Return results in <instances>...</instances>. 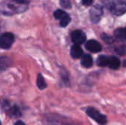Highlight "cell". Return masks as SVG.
Here are the masks:
<instances>
[{"mask_svg":"<svg viewBox=\"0 0 126 125\" xmlns=\"http://www.w3.org/2000/svg\"><path fill=\"white\" fill-rule=\"evenodd\" d=\"M28 2H23L18 0H11L9 2L0 4V12L5 15H13L23 13L27 9Z\"/></svg>","mask_w":126,"mask_h":125,"instance_id":"1","label":"cell"},{"mask_svg":"<svg viewBox=\"0 0 126 125\" xmlns=\"http://www.w3.org/2000/svg\"><path fill=\"white\" fill-rule=\"evenodd\" d=\"M104 5L116 15H121L126 13L125 0H101Z\"/></svg>","mask_w":126,"mask_h":125,"instance_id":"2","label":"cell"},{"mask_svg":"<svg viewBox=\"0 0 126 125\" xmlns=\"http://www.w3.org/2000/svg\"><path fill=\"white\" fill-rule=\"evenodd\" d=\"M44 122L47 125H80L66 116L58 114L45 115Z\"/></svg>","mask_w":126,"mask_h":125,"instance_id":"3","label":"cell"},{"mask_svg":"<svg viewBox=\"0 0 126 125\" xmlns=\"http://www.w3.org/2000/svg\"><path fill=\"white\" fill-rule=\"evenodd\" d=\"M86 115L92 120L97 122L99 125H106L108 123V119L106 115L101 113L97 109L93 107H88L85 109Z\"/></svg>","mask_w":126,"mask_h":125,"instance_id":"4","label":"cell"},{"mask_svg":"<svg viewBox=\"0 0 126 125\" xmlns=\"http://www.w3.org/2000/svg\"><path fill=\"white\" fill-rule=\"evenodd\" d=\"M15 38L13 33L11 32H5L0 36V47L4 49H10L13 42Z\"/></svg>","mask_w":126,"mask_h":125,"instance_id":"5","label":"cell"},{"mask_svg":"<svg viewBox=\"0 0 126 125\" xmlns=\"http://www.w3.org/2000/svg\"><path fill=\"white\" fill-rule=\"evenodd\" d=\"M103 15V9L100 5H94L90 10V18L93 23H97Z\"/></svg>","mask_w":126,"mask_h":125,"instance_id":"6","label":"cell"},{"mask_svg":"<svg viewBox=\"0 0 126 125\" xmlns=\"http://www.w3.org/2000/svg\"><path fill=\"white\" fill-rule=\"evenodd\" d=\"M71 38L72 41L78 45L82 44L83 43L85 42L86 39V36L85 35V33L81 31V30H75L74 32H72L71 35Z\"/></svg>","mask_w":126,"mask_h":125,"instance_id":"7","label":"cell"},{"mask_svg":"<svg viewBox=\"0 0 126 125\" xmlns=\"http://www.w3.org/2000/svg\"><path fill=\"white\" fill-rule=\"evenodd\" d=\"M86 48L90 51L91 52H99L102 50V46L101 44L95 41V40H90V41H88L86 43Z\"/></svg>","mask_w":126,"mask_h":125,"instance_id":"8","label":"cell"},{"mask_svg":"<svg viewBox=\"0 0 126 125\" xmlns=\"http://www.w3.org/2000/svg\"><path fill=\"white\" fill-rule=\"evenodd\" d=\"M70 55L72 57L75 59H78L83 55V49L80 48L79 45L75 44L72 46L70 49Z\"/></svg>","mask_w":126,"mask_h":125,"instance_id":"9","label":"cell"},{"mask_svg":"<svg viewBox=\"0 0 126 125\" xmlns=\"http://www.w3.org/2000/svg\"><path fill=\"white\" fill-rule=\"evenodd\" d=\"M108 66L111 69H118L120 66V60L114 56H109Z\"/></svg>","mask_w":126,"mask_h":125,"instance_id":"10","label":"cell"},{"mask_svg":"<svg viewBox=\"0 0 126 125\" xmlns=\"http://www.w3.org/2000/svg\"><path fill=\"white\" fill-rule=\"evenodd\" d=\"M81 64L85 68H90L93 64V59L90 55H84L81 58Z\"/></svg>","mask_w":126,"mask_h":125,"instance_id":"11","label":"cell"},{"mask_svg":"<svg viewBox=\"0 0 126 125\" xmlns=\"http://www.w3.org/2000/svg\"><path fill=\"white\" fill-rule=\"evenodd\" d=\"M114 36L121 41H126V28H119L115 30Z\"/></svg>","mask_w":126,"mask_h":125,"instance_id":"12","label":"cell"},{"mask_svg":"<svg viewBox=\"0 0 126 125\" xmlns=\"http://www.w3.org/2000/svg\"><path fill=\"white\" fill-rule=\"evenodd\" d=\"M109 56H104V55H101L97 58V63L99 66L101 67H105V66H108L109 65Z\"/></svg>","mask_w":126,"mask_h":125,"instance_id":"13","label":"cell"},{"mask_svg":"<svg viewBox=\"0 0 126 125\" xmlns=\"http://www.w3.org/2000/svg\"><path fill=\"white\" fill-rule=\"evenodd\" d=\"M8 111H9L8 113L12 117H20V116H21V112L19 110V108H18V106H16V105L13 106Z\"/></svg>","mask_w":126,"mask_h":125,"instance_id":"14","label":"cell"},{"mask_svg":"<svg viewBox=\"0 0 126 125\" xmlns=\"http://www.w3.org/2000/svg\"><path fill=\"white\" fill-rule=\"evenodd\" d=\"M37 86L40 90H44L47 88V83L41 75V74H38V77H37Z\"/></svg>","mask_w":126,"mask_h":125,"instance_id":"15","label":"cell"},{"mask_svg":"<svg viewBox=\"0 0 126 125\" xmlns=\"http://www.w3.org/2000/svg\"><path fill=\"white\" fill-rule=\"evenodd\" d=\"M10 64V59L4 57H0V69H4Z\"/></svg>","mask_w":126,"mask_h":125,"instance_id":"16","label":"cell"},{"mask_svg":"<svg viewBox=\"0 0 126 125\" xmlns=\"http://www.w3.org/2000/svg\"><path fill=\"white\" fill-rule=\"evenodd\" d=\"M70 21H71V18H70L69 15L68 14L66 15L64 17H63V18L60 20V25H61V27H66V26L69 24Z\"/></svg>","mask_w":126,"mask_h":125,"instance_id":"17","label":"cell"},{"mask_svg":"<svg viewBox=\"0 0 126 125\" xmlns=\"http://www.w3.org/2000/svg\"><path fill=\"white\" fill-rule=\"evenodd\" d=\"M66 15H67L66 13H65L63 10H57L55 11L54 13V17L56 18V19H59L61 20L63 17H64Z\"/></svg>","mask_w":126,"mask_h":125,"instance_id":"18","label":"cell"},{"mask_svg":"<svg viewBox=\"0 0 126 125\" xmlns=\"http://www.w3.org/2000/svg\"><path fill=\"white\" fill-rule=\"evenodd\" d=\"M60 4L64 8H70L71 7V4L68 0H61Z\"/></svg>","mask_w":126,"mask_h":125,"instance_id":"19","label":"cell"},{"mask_svg":"<svg viewBox=\"0 0 126 125\" xmlns=\"http://www.w3.org/2000/svg\"><path fill=\"white\" fill-rule=\"evenodd\" d=\"M102 38L106 42V43H111L113 42V39L111 37L109 36V35H102Z\"/></svg>","mask_w":126,"mask_h":125,"instance_id":"20","label":"cell"},{"mask_svg":"<svg viewBox=\"0 0 126 125\" xmlns=\"http://www.w3.org/2000/svg\"><path fill=\"white\" fill-rule=\"evenodd\" d=\"M117 52L118 53V55H124L126 52V46H120L119 48H117V49L116 50Z\"/></svg>","mask_w":126,"mask_h":125,"instance_id":"21","label":"cell"},{"mask_svg":"<svg viewBox=\"0 0 126 125\" xmlns=\"http://www.w3.org/2000/svg\"><path fill=\"white\" fill-rule=\"evenodd\" d=\"M93 2V0H82V3L83 5H86V6H89L92 4Z\"/></svg>","mask_w":126,"mask_h":125,"instance_id":"22","label":"cell"},{"mask_svg":"<svg viewBox=\"0 0 126 125\" xmlns=\"http://www.w3.org/2000/svg\"><path fill=\"white\" fill-rule=\"evenodd\" d=\"M15 125H26L22 121H17L16 122V124Z\"/></svg>","mask_w":126,"mask_h":125,"instance_id":"23","label":"cell"},{"mask_svg":"<svg viewBox=\"0 0 126 125\" xmlns=\"http://www.w3.org/2000/svg\"><path fill=\"white\" fill-rule=\"evenodd\" d=\"M123 64H124V66H126V60H125V61H124Z\"/></svg>","mask_w":126,"mask_h":125,"instance_id":"24","label":"cell"},{"mask_svg":"<svg viewBox=\"0 0 126 125\" xmlns=\"http://www.w3.org/2000/svg\"><path fill=\"white\" fill-rule=\"evenodd\" d=\"M0 125H1V122H0Z\"/></svg>","mask_w":126,"mask_h":125,"instance_id":"25","label":"cell"}]
</instances>
